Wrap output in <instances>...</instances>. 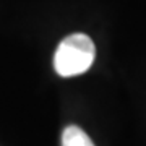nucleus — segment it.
<instances>
[{"mask_svg":"<svg viewBox=\"0 0 146 146\" xmlns=\"http://www.w3.org/2000/svg\"><path fill=\"white\" fill-rule=\"evenodd\" d=\"M96 58V47L91 37L81 33L70 34L58 44L54 55V68L63 76H76L88 72Z\"/></svg>","mask_w":146,"mask_h":146,"instance_id":"f257e3e1","label":"nucleus"},{"mask_svg":"<svg viewBox=\"0 0 146 146\" xmlns=\"http://www.w3.org/2000/svg\"><path fill=\"white\" fill-rule=\"evenodd\" d=\"M62 146H94V143L84 130L76 125H70L62 133Z\"/></svg>","mask_w":146,"mask_h":146,"instance_id":"f03ea898","label":"nucleus"}]
</instances>
